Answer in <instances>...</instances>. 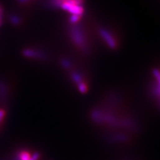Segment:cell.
Returning <instances> with one entry per match:
<instances>
[{"label": "cell", "instance_id": "obj_7", "mask_svg": "<svg viewBox=\"0 0 160 160\" xmlns=\"http://www.w3.org/2000/svg\"><path fill=\"white\" fill-rule=\"evenodd\" d=\"M30 155L27 152H22L19 154L18 160H30Z\"/></svg>", "mask_w": 160, "mask_h": 160}, {"label": "cell", "instance_id": "obj_2", "mask_svg": "<svg viewBox=\"0 0 160 160\" xmlns=\"http://www.w3.org/2000/svg\"><path fill=\"white\" fill-rule=\"evenodd\" d=\"M72 36L75 43L77 45L79 46L80 48H82V49H86V48H85V44H86V43L84 42L83 35L82 33V31H81V30H80L79 28L75 27L74 29L72 30Z\"/></svg>", "mask_w": 160, "mask_h": 160}, {"label": "cell", "instance_id": "obj_10", "mask_svg": "<svg viewBox=\"0 0 160 160\" xmlns=\"http://www.w3.org/2000/svg\"><path fill=\"white\" fill-rule=\"evenodd\" d=\"M27 0H18V2L21 3H26Z\"/></svg>", "mask_w": 160, "mask_h": 160}, {"label": "cell", "instance_id": "obj_6", "mask_svg": "<svg viewBox=\"0 0 160 160\" xmlns=\"http://www.w3.org/2000/svg\"><path fill=\"white\" fill-rule=\"evenodd\" d=\"M9 20L13 25H19L21 23L20 18L16 15H11L9 16Z\"/></svg>", "mask_w": 160, "mask_h": 160}, {"label": "cell", "instance_id": "obj_3", "mask_svg": "<svg viewBox=\"0 0 160 160\" xmlns=\"http://www.w3.org/2000/svg\"><path fill=\"white\" fill-rule=\"evenodd\" d=\"M101 35L103 37V40L106 41L107 45H109L110 48H115L117 47V43L114 37H111V35L110 34L109 31H107L105 30H101L100 31Z\"/></svg>", "mask_w": 160, "mask_h": 160}, {"label": "cell", "instance_id": "obj_5", "mask_svg": "<svg viewBox=\"0 0 160 160\" xmlns=\"http://www.w3.org/2000/svg\"><path fill=\"white\" fill-rule=\"evenodd\" d=\"M7 97V88L6 83L0 80V102H5Z\"/></svg>", "mask_w": 160, "mask_h": 160}, {"label": "cell", "instance_id": "obj_9", "mask_svg": "<svg viewBox=\"0 0 160 160\" xmlns=\"http://www.w3.org/2000/svg\"><path fill=\"white\" fill-rule=\"evenodd\" d=\"M2 15H3V9L1 7V6H0V26H1V23H2Z\"/></svg>", "mask_w": 160, "mask_h": 160}, {"label": "cell", "instance_id": "obj_8", "mask_svg": "<svg viewBox=\"0 0 160 160\" xmlns=\"http://www.w3.org/2000/svg\"><path fill=\"white\" fill-rule=\"evenodd\" d=\"M5 116H6V111L2 109H0V124H2Z\"/></svg>", "mask_w": 160, "mask_h": 160}, {"label": "cell", "instance_id": "obj_4", "mask_svg": "<svg viewBox=\"0 0 160 160\" xmlns=\"http://www.w3.org/2000/svg\"><path fill=\"white\" fill-rule=\"evenodd\" d=\"M23 55H25L27 58H36V59H42L44 58V55L42 54L40 51H35L34 49H31L27 48L22 51Z\"/></svg>", "mask_w": 160, "mask_h": 160}, {"label": "cell", "instance_id": "obj_1", "mask_svg": "<svg viewBox=\"0 0 160 160\" xmlns=\"http://www.w3.org/2000/svg\"><path fill=\"white\" fill-rule=\"evenodd\" d=\"M55 6H58L72 14V16H80L83 12V0H53Z\"/></svg>", "mask_w": 160, "mask_h": 160}]
</instances>
